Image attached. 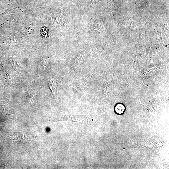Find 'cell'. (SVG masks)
<instances>
[{
    "instance_id": "277c9868",
    "label": "cell",
    "mask_w": 169,
    "mask_h": 169,
    "mask_svg": "<svg viewBox=\"0 0 169 169\" xmlns=\"http://www.w3.org/2000/svg\"><path fill=\"white\" fill-rule=\"evenodd\" d=\"M85 56L82 54H81L77 56L73 62L72 68H74L78 66L81 65L85 60Z\"/></svg>"
},
{
    "instance_id": "6da1fadb",
    "label": "cell",
    "mask_w": 169,
    "mask_h": 169,
    "mask_svg": "<svg viewBox=\"0 0 169 169\" xmlns=\"http://www.w3.org/2000/svg\"><path fill=\"white\" fill-rule=\"evenodd\" d=\"M49 65V60L47 58H43L41 59L38 67V72L41 73L45 72Z\"/></svg>"
},
{
    "instance_id": "3957f363",
    "label": "cell",
    "mask_w": 169,
    "mask_h": 169,
    "mask_svg": "<svg viewBox=\"0 0 169 169\" xmlns=\"http://www.w3.org/2000/svg\"><path fill=\"white\" fill-rule=\"evenodd\" d=\"M48 86L53 94L55 96L57 89V83L55 78L50 79L48 82Z\"/></svg>"
},
{
    "instance_id": "7a4b0ae2",
    "label": "cell",
    "mask_w": 169,
    "mask_h": 169,
    "mask_svg": "<svg viewBox=\"0 0 169 169\" xmlns=\"http://www.w3.org/2000/svg\"><path fill=\"white\" fill-rule=\"evenodd\" d=\"M114 110L115 114L119 115H122L125 112L126 107L123 103H118L114 106Z\"/></svg>"
}]
</instances>
